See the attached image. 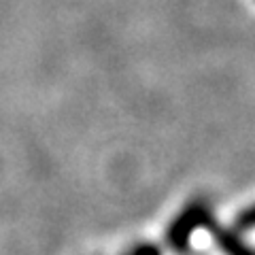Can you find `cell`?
<instances>
[{
    "label": "cell",
    "mask_w": 255,
    "mask_h": 255,
    "mask_svg": "<svg viewBox=\"0 0 255 255\" xmlns=\"http://www.w3.org/2000/svg\"><path fill=\"white\" fill-rule=\"evenodd\" d=\"M211 219H213V213H211V209L206 204L196 202V204L187 206V209L183 211L177 219H174L172 226L168 228L170 245L174 247V249H179V251L187 249L191 234H194L196 230H200V228H206Z\"/></svg>",
    "instance_id": "cell-1"
},
{
    "label": "cell",
    "mask_w": 255,
    "mask_h": 255,
    "mask_svg": "<svg viewBox=\"0 0 255 255\" xmlns=\"http://www.w3.org/2000/svg\"><path fill=\"white\" fill-rule=\"evenodd\" d=\"M206 230H211V234L215 236V243L221 247L226 255H253L249 247L241 241V236H238L236 232H232V230H226V228L217 226L215 219L209 221Z\"/></svg>",
    "instance_id": "cell-2"
},
{
    "label": "cell",
    "mask_w": 255,
    "mask_h": 255,
    "mask_svg": "<svg viewBox=\"0 0 255 255\" xmlns=\"http://www.w3.org/2000/svg\"><path fill=\"white\" fill-rule=\"evenodd\" d=\"M130 255H159V249H155V247H151V245H142L138 249H134Z\"/></svg>",
    "instance_id": "cell-3"
}]
</instances>
